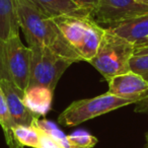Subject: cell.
<instances>
[{
	"label": "cell",
	"mask_w": 148,
	"mask_h": 148,
	"mask_svg": "<svg viewBox=\"0 0 148 148\" xmlns=\"http://www.w3.org/2000/svg\"><path fill=\"white\" fill-rule=\"evenodd\" d=\"M133 43L106 29L97 53L88 62L107 81L130 71V61L135 55Z\"/></svg>",
	"instance_id": "3957f363"
},
{
	"label": "cell",
	"mask_w": 148,
	"mask_h": 148,
	"mask_svg": "<svg viewBox=\"0 0 148 148\" xmlns=\"http://www.w3.org/2000/svg\"><path fill=\"white\" fill-rule=\"evenodd\" d=\"M107 29L133 43L136 48L140 47L148 40V13Z\"/></svg>",
	"instance_id": "30bf717a"
},
{
	"label": "cell",
	"mask_w": 148,
	"mask_h": 148,
	"mask_svg": "<svg viewBox=\"0 0 148 148\" xmlns=\"http://www.w3.org/2000/svg\"><path fill=\"white\" fill-rule=\"evenodd\" d=\"M0 88L3 91L10 113L13 126H31L34 125L36 120L39 119L34 115L23 103V91L12 82L5 79L0 80Z\"/></svg>",
	"instance_id": "9c48e42d"
},
{
	"label": "cell",
	"mask_w": 148,
	"mask_h": 148,
	"mask_svg": "<svg viewBox=\"0 0 148 148\" xmlns=\"http://www.w3.org/2000/svg\"><path fill=\"white\" fill-rule=\"evenodd\" d=\"M72 1H73L75 4L78 5L79 7L89 11L90 14L97 3V0H72Z\"/></svg>",
	"instance_id": "d6986e66"
},
{
	"label": "cell",
	"mask_w": 148,
	"mask_h": 148,
	"mask_svg": "<svg viewBox=\"0 0 148 148\" xmlns=\"http://www.w3.org/2000/svg\"><path fill=\"white\" fill-rule=\"evenodd\" d=\"M109 82L108 92L119 97L139 101L148 92V82L135 72L129 71L113 77Z\"/></svg>",
	"instance_id": "ba28073f"
},
{
	"label": "cell",
	"mask_w": 148,
	"mask_h": 148,
	"mask_svg": "<svg viewBox=\"0 0 148 148\" xmlns=\"http://www.w3.org/2000/svg\"><path fill=\"white\" fill-rule=\"evenodd\" d=\"M39 148H63V146L55 138L41 132V142Z\"/></svg>",
	"instance_id": "ac0fdd59"
},
{
	"label": "cell",
	"mask_w": 148,
	"mask_h": 148,
	"mask_svg": "<svg viewBox=\"0 0 148 148\" xmlns=\"http://www.w3.org/2000/svg\"><path fill=\"white\" fill-rule=\"evenodd\" d=\"M45 14L56 18L59 16H86L90 12L79 7L72 0H32Z\"/></svg>",
	"instance_id": "4fadbf2b"
},
{
	"label": "cell",
	"mask_w": 148,
	"mask_h": 148,
	"mask_svg": "<svg viewBox=\"0 0 148 148\" xmlns=\"http://www.w3.org/2000/svg\"><path fill=\"white\" fill-rule=\"evenodd\" d=\"M31 60V49L19 36L0 42V80L10 81L25 92L29 83Z\"/></svg>",
	"instance_id": "277c9868"
},
{
	"label": "cell",
	"mask_w": 148,
	"mask_h": 148,
	"mask_svg": "<svg viewBox=\"0 0 148 148\" xmlns=\"http://www.w3.org/2000/svg\"><path fill=\"white\" fill-rule=\"evenodd\" d=\"M29 47L32 51L29 85H42L54 91L64 72L74 62L40 44Z\"/></svg>",
	"instance_id": "8992f818"
},
{
	"label": "cell",
	"mask_w": 148,
	"mask_h": 148,
	"mask_svg": "<svg viewBox=\"0 0 148 148\" xmlns=\"http://www.w3.org/2000/svg\"><path fill=\"white\" fill-rule=\"evenodd\" d=\"M133 103L135 105L136 103L131 99H122L110 92H106L91 99L73 101L59 115L58 123L64 127H74L93 118Z\"/></svg>",
	"instance_id": "5b68a950"
},
{
	"label": "cell",
	"mask_w": 148,
	"mask_h": 148,
	"mask_svg": "<svg viewBox=\"0 0 148 148\" xmlns=\"http://www.w3.org/2000/svg\"><path fill=\"white\" fill-rule=\"evenodd\" d=\"M145 137H146V142H147V146H148V131H147V133H146Z\"/></svg>",
	"instance_id": "603a6c76"
},
{
	"label": "cell",
	"mask_w": 148,
	"mask_h": 148,
	"mask_svg": "<svg viewBox=\"0 0 148 148\" xmlns=\"http://www.w3.org/2000/svg\"><path fill=\"white\" fill-rule=\"evenodd\" d=\"M13 135L18 144L23 147L39 148L41 142V132L35 125L31 126H14Z\"/></svg>",
	"instance_id": "9a60e30c"
},
{
	"label": "cell",
	"mask_w": 148,
	"mask_h": 148,
	"mask_svg": "<svg viewBox=\"0 0 148 148\" xmlns=\"http://www.w3.org/2000/svg\"><path fill=\"white\" fill-rule=\"evenodd\" d=\"M136 2L139 3V4L145 5V6H148V0H135Z\"/></svg>",
	"instance_id": "7402d4cb"
},
{
	"label": "cell",
	"mask_w": 148,
	"mask_h": 148,
	"mask_svg": "<svg viewBox=\"0 0 148 148\" xmlns=\"http://www.w3.org/2000/svg\"><path fill=\"white\" fill-rule=\"evenodd\" d=\"M21 29L27 45L40 44L76 63L79 54L66 41L54 18L43 12L32 0H15Z\"/></svg>",
	"instance_id": "6da1fadb"
},
{
	"label": "cell",
	"mask_w": 148,
	"mask_h": 148,
	"mask_svg": "<svg viewBox=\"0 0 148 148\" xmlns=\"http://www.w3.org/2000/svg\"><path fill=\"white\" fill-rule=\"evenodd\" d=\"M148 13V6L135 0H97L91 17L105 27H110L128 19Z\"/></svg>",
	"instance_id": "52a82bcc"
},
{
	"label": "cell",
	"mask_w": 148,
	"mask_h": 148,
	"mask_svg": "<svg viewBox=\"0 0 148 148\" xmlns=\"http://www.w3.org/2000/svg\"><path fill=\"white\" fill-rule=\"evenodd\" d=\"M135 112L140 114H147L148 115V92L144 97L135 103Z\"/></svg>",
	"instance_id": "ffe728a7"
},
{
	"label": "cell",
	"mask_w": 148,
	"mask_h": 148,
	"mask_svg": "<svg viewBox=\"0 0 148 148\" xmlns=\"http://www.w3.org/2000/svg\"><path fill=\"white\" fill-rule=\"evenodd\" d=\"M145 148H148V146H147V145H146V147H145Z\"/></svg>",
	"instance_id": "d4e9b609"
},
{
	"label": "cell",
	"mask_w": 148,
	"mask_h": 148,
	"mask_svg": "<svg viewBox=\"0 0 148 148\" xmlns=\"http://www.w3.org/2000/svg\"><path fill=\"white\" fill-rule=\"evenodd\" d=\"M147 45H148V40H147V41H146L145 43H144V44H143V45H142V46H147ZM142 46H140V47H142ZM137 48H138V47H137Z\"/></svg>",
	"instance_id": "cb8c5ba5"
},
{
	"label": "cell",
	"mask_w": 148,
	"mask_h": 148,
	"mask_svg": "<svg viewBox=\"0 0 148 148\" xmlns=\"http://www.w3.org/2000/svg\"><path fill=\"white\" fill-rule=\"evenodd\" d=\"M19 29L15 0H0V42L19 36Z\"/></svg>",
	"instance_id": "7c38bea8"
},
{
	"label": "cell",
	"mask_w": 148,
	"mask_h": 148,
	"mask_svg": "<svg viewBox=\"0 0 148 148\" xmlns=\"http://www.w3.org/2000/svg\"><path fill=\"white\" fill-rule=\"evenodd\" d=\"M145 54H148V45L136 48L135 55H145Z\"/></svg>",
	"instance_id": "44dd1931"
},
{
	"label": "cell",
	"mask_w": 148,
	"mask_h": 148,
	"mask_svg": "<svg viewBox=\"0 0 148 148\" xmlns=\"http://www.w3.org/2000/svg\"><path fill=\"white\" fill-rule=\"evenodd\" d=\"M67 136L73 148H92L99 141L97 137L83 130L75 131Z\"/></svg>",
	"instance_id": "2e32d148"
},
{
	"label": "cell",
	"mask_w": 148,
	"mask_h": 148,
	"mask_svg": "<svg viewBox=\"0 0 148 148\" xmlns=\"http://www.w3.org/2000/svg\"><path fill=\"white\" fill-rule=\"evenodd\" d=\"M54 21L82 61L89 62L95 57L106 34V27L99 25L91 15L59 16Z\"/></svg>",
	"instance_id": "7a4b0ae2"
},
{
	"label": "cell",
	"mask_w": 148,
	"mask_h": 148,
	"mask_svg": "<svg viewBox=\"0 0 148 148\" xmlns=\"http://www.w3.org/2000/svg\"><path fill=\"white\" fill-rule=\"evenodd\" d=\"M54 91L42 85H29L23 93L25 107L37 117L46 116L52 108Z\"/></svg>",
	"instance_id": "8fae6325"
},
{
	"label": "cell",
	"mask_w": 148,
	"mask_h": 148,
	"mask_svg": "<svg viewBox=\"0 0 148 148\" xmlns=\"http://www.w3.org/2000/svg\"><path fill=\"white\" fill-rule=\"evenodd\" d=\"M130 71L139 74L148 82V54L134 55L130 61Z\"/></svg>",
	"instance_id": "e0dca14e"
},
{
	"label": "cell",
	"mask_w": 148,
	"mask_h": 148,
	"mask_svg": "<svg viewBox=\"0 0 148 148\" xmlns=\"http://www.w3.org/2000/svg\"><path fill=\"white\" fill-rule=\"evenodd\" d=\"M0 126L3 130L5 137V142L8 148H23L18 142L15 140L13 135V122L9 113L8 107L3 91L0 88Z\"/></svg>",
	"instance_id": "5bb4252c"
}]
</instances>
